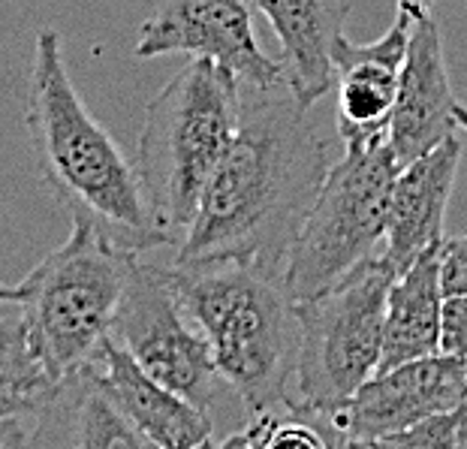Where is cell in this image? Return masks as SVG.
<instances>
[{
  "label": "cell",
  "instance_id": "cell-20",
  "mask_svg": "<svg viewBox=\"0 0 467 449\" xmlns=\"http://www.w3.org/2000/svg\"><path fill=\"white\" fill-rule=\"evenodd\" d=\"M441 353L467 359V293H455L443 298Z\"/></svg>",
  "mask_w": 467,
  "mask_h": 449
},
{
  "label": "cell",
  "instance_id": "cell-4",
  "mask_svg": "<svg viewBox=\"0 0 467 449\" xmlns=\"http://www.w3.org/2000/svg\"><path fill=\"white\" fill-rule=\"evenodd\" d=\"M242 78L205 57H191L148 103L136 169L169 245H182L200 214L205 187L242 124Z\"/></svg>",
  "mask_w": 467,
  "mask_h": 449
},
{
  "label": "cell",
  "instance_id": "cell-3",
  "mask_svg": "<svg viewBox=\"0 0 467 449\" xmlns=\"http://www.w3.org/2000/svg\"><path fill=\"white\" fill-rule=\"evenodd\" d=\"M187 317L208 338L221 381L247 416L290 413L299 317L281 272L223 259L169 268Z\"/></svg>",
  "mask_w": 467,
  "mask_h": 449
},
{
  "label": "cell",
  "instance_id": "cell-8",
  "mask_svg": "<svg viewBox=\"0 0 467 449\" xmlns=\"http://www.w3.org/2000/svg\"><path fill=\"white\" fill-rule=\"evenodd\" d=\"M193 326L175 293L169 268L145 263L139 254L118 308L112 338L154 381L202 411H212L221 371L208 338Z\"/></svg>",
  "mask_w": 467,
  "mask_h": 449
},
{
  "label": "cell",
  "instance_id": "cell-14",
  "mask_svg": "<svg viewBox=\"0 0 467 449\" xmlns=\"http://www.w3.org/2000/svg\"><path fill=\"white\" fill-rule=\"evenodd\" d=\"M97 368L118 407L139 428L148 446L196 449L214 444V425L208 411L154 381L112 335L97 353Z\"/></svg>",
  "mask_w": 467,
  "mask_h": 449
},
{
  "label": "cell",
  "instance_id": "cell-24",
  "mask_svg": "<svg viewBox=\"0 0 467 449\" xmlns=\"http://www.w3.org/2000/svg\"><path fill=\"white\" fill-rule=\"evenodd\" d=\"M455 449H467V407H459V432H455Z\"/></svg>",
  "mask_w": 467,
  "mask_h": 449
},
{
  "label": "cell",
  "instance_id": "cell-2",
  "mask_svg": "<svg viewBox=\"0 0 467 449\" xmlns=\"http://www.w3.org/2000/svg\"><path fill=\"white\" fill-rule=\"evenodd\" d=\"M25 127L39 175L69 214L91 221L127 251L145 254L169 245L151 214L136 163L78 97L55 27L36 34Z\"/></svg>",
  "mask_w": 467,
  "mask_h": 449
},
{
  "label": "cell",
  "instance_id": "cell-12",
  "mask_svg": "<svg viewBox=\"0 0 467 449\" xmlns=\"http://www.w3.org/2000/svg\"><path fill=\"white\" fill-rule=\"evenodd\" d=\"M455 94L443 55V34L434 16L416 18L401 67V85L389 124V145L399 163H410L455 133Z\"/></svg>",
  "mask_w": 467,
  "mask_h": 449
},
{
  "label": "cell",
  "instance_id": "cell-11",
  "mask_svg": "<svg viewBox=\"0 0 467 449\" xmlns=\"http://www.w3.org/2000/svg\"><path fill=\"white\" fill-rule=\"evenodd\" d=\"M413 18L399 13L392 27L374 43L335 46V88H337V139L341 145H368L389 139V124L401 85V67L410 43Z\"/></svg>",
  "mask_w": 467,
  "mask_h": 449
},
{
  "label": "cell",
  "instance_id": "cell-18",
  "mask_svg": "<svg viewBox=\"0 0 467 449\" xmlns=\"http://www.w3.org/2000/svg\"><path fill=\"white\" fill-rule=\"evenodd\" d=\"M52 389L55 381L39 362L22 314L0 320V419L34 416Z\"/></svg>",
  "mask_w": 467,
  "mask_h": 449
},
{
  "label": "cell",
  "instance_id": "cell-5",
  "mask_svg": "<svg viewBox=\"0 0 467 449\" xmlns=\"http://www.w3.org/2000/svg\"><path fill=\"white\" fill-rule=\"evenodd\" d=\"M136 259V251L115 245L91 221L73 217L67 242L18 284V314L55 383L100 353Z\"/></svg>",
  "mask_w": 467,
  "mask_h": 449
},
{
  "label": "cell",
  "instance_id": "cell-7",
  "mask_svg": "<svg viewBox=\"0 0 467 449\" xmlns=\"http://www.w3.org/2000/svg\"><path fill=\"white\" fill-rule=\"evenodd\" d=\"M399 169L389 139L347 145L329 166L284 266V284L296 302L332 289L386 245Z\"/></svg>",
  "mask_w": 467,
  "mask_h": 449
},
{
  "label": "cell",
  "instance_id": "cell-15",
  "mask_svg": "<svg viewBox=\"0 0 467 449\" xmlns=\"http://www.w3.org/2000/svg\"><path fill=\"white\" fill-rule=\"evenodd\" d=\"M281 43L286 85L311 109L335 88V46L350 18V0H251Z\"/></svg>",
  "mask_w": 467,
  "mask_h": 449
},
{
  "label": "cell",
  "instance_id": "cell-6",
  "mask_svg": "<svg viewBox=\"0 0 467 449\" xmlns=\"http://www.w3.org/2000/svg\"><path fill=\"white\" fill-rule=\"evenodd\" d=\"M399 277L380 254L368 256L332 289L296 302L299 353H296L290 411L320 428L350 402L383 356V326L389 287Z\"/></svg>",
  "mask_w": 467,
  "mask_h": 449
},
{
  "label": "cell",
  "instance_id": "cell-1",
  "mask_svg": "<svg viewBox=\"0 0 467 449\" xmlns=\"http://www.w3.org/2000/svg\"><path fill=\"white\" fill-rule=\"evenodd\" d=\"M293 88L244 85L242 124L208 182L175 266L254 263L284 275L307 208L329 175L332 142Z\"/></svg>",
  "mask_w": 467,
  "mask_h": 449
},
{
  "label": "cell",
  "instance_id": "cell-21",
  "mask_svg": "<svg viewBox=\"0 0 467 449\" xmlns=\"http://www.w3.org/2000/svg\"><path fill=\"white\" fill-rule=\"evenodd\" d=\"M441 281L443 293H467V233L443 238L441 245Z\"/></svg>",
  "mask_w": 467,
  "mask_h": 449
},
{
  "label": "cell",
  "instance_id": "cell-19",
  "mask_svg": "<svg viewBox=\"0 0 467 449\" xmlns=\"http://www.w3.org/2000/svg\"><path fill=\"white\" fill-rule=\"evenodd\" d=\"M455 432H459V407L422 419V423L386 437L380 446L386 449H455Z\"/></svg>",
  "mask_w": 467,
  "mask_h": 449
},
{
  "label": "cell",
  "instance_id": "cell-22",
  "mask_svg": "<svg viewBox=\"0 0 467 449\" xmlns=\"http://www.w3.org/2000/svg\"><path fill=\"white\" fill-rule=\"evenodd\" d=\"M13 446H31V434L25 432L22 416L0 419V449H13Z\"/></svg>",
  "mask_w": 467,
  "mask_h": 449
},
{
  "label": "cell",
  "instance_id": "cell-23",
  "mask_svg": "<svg viewBox=\"0 0 467 449\" xmlns=\"http://www.w3.org/2000/svg\"><path fill=\"white\" fill-rule=\"evenodd\" d=\"M431 9H434V0H399V13L410 16L413 22L416 18L431 16Z\"/></svg>",
  "mask_w": 467,
  "mask_h": 449
},
{
  "label": "cell",
  "instance_id": "cell-16",
  "mask_svg": "<svg viewBox=\"0 0 467 449\" xmlns=\"http://www.w3.org/2000/svg\"><path fill=\"white\" fill-rule=\"evenodd\" d=\"M34 419L36 428L31 434V446L148 449V441L103 383L97 356L76 368L73 374L61 377Z\"/></svg>",
  "mask_w": 467,
  "mask_h": 449
},
{
  "label": "cell",
  "instance_id": "cell-10",
  "mask_svg": "<svg viewBox=\"0 0 467 449\" xmlns=\"http://www.w3.org/2000/svg\"><path fill=\"white\" fill-rule=\"evenodd\" d=\"M163 55L205 57L251 88L286 82L281 57H268L256 43L251 0H163L139 27L136 57Z\"/></svg>",
  "mask_w": 467,
  "mask_h": 449
},
{
  "label": "cell",
  "instance_id": "cell-13",
  "mask_svg": "<svg viewBox=\"0 0 467 449\" xmlns=\"http://www.w3.org/2000/svg\"><path fill=\"white\" fill-rule=\"evenodd\" d=\"M462 161V139L446 136L441 145L404 163L389 199L383 256L404 272L416 256L443 242V221Z\"/></svg>",
  "mask_w": 467,
  "mask_h": 449
},
{
  "label": "cell",
  "instance_id": "cell-9",
  "mask_svg": "<svg viewBox=\"0 0 467 449\" xmlns=\"http://www.w3.org/2000/svg\"><path fill=\"white\" fill-rule=\"evenodd\" d=\"M467 398V359L434 353L386 368L320 425L329 446H380L434 413L455 411Z\"/></svg>",
  "mask_w": 467,
  "mask_h": 449
},
{
  "label": "cell",
  "instance_id": "cell-25",
  "mask_svg": "<svg viewBox=\"0 0 467 449\" xmlns=\"http://www.w3.org/2000/svg\"><path fill=\"white\" fill-rule=\"evenodd\" d=\"M18 298H22V287L0 284V305H4V302H18Z\"/></svg>",
  "mask_w": 467,
  "mask_h": 449
},
{
  "label": "cell",
  "instance_id": "cell-17",
  "mask_svg": "<svg viewBox=\"0 0 467 449\" xmlns=\"http://www.w3.org/2000/svg\"><path fill=\"white\" fill-rule=\"evenodd\" d=\"M441 245L422 251L392 281L386 298L383 356L377 371L441 353L446 298L441 281Z\"/></svg>",
  "mask_w": 467,
  "mask_h": 449
},
{
  "label": "cell",
  "instance_id": "cell-27",
  "mask_svg": "<svg viewBox=\"0 0 467 449\" xmlns=\"http://www.w3.org/2000/svg\"><path fill=\"white\" fill-rule=\"evenodd\" d=\"M464 407H467V398H464Z\"/></svg>",
  "mask_w": 467,
  "mask_h": 449
},
{
  "label": "cell",
  "instance_id": "cell-26",
  "mask_svg": "<svg viewBox=\"0 0 467 449\" xmlns=\"http://www.w3.org/2000/svg\"><path fill=\"white\" fill-rule=\"evenodd\" d=\"M455 121H459V127H464V130H467V106L455 103Z\"/></svg>",
  "mask_w": 467,
  "mask_h": 449
}]
</instances>
